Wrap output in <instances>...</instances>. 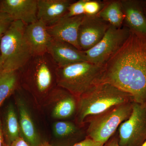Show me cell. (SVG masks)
<instances>
[{
	"label": "cell",
	"instance_id": "obj_1",
	"mask_svg": "<svg viewBox=\"0 0 146 146\" xmlns=\"http://www.w3.org/2000/svg\"><path fill=\"white\" fill-rule=\"evenodd\" d=\"M107 82L146 102V35L130 31L124 44L103 65L99 83Z\"/></svg>",
	"mask_w": 146,
	"mask_h": 146
},
{
	"label": "cell",
	"instance_id": "obj_2",
	"mask_svg": "<svg viewBox=\"0 0 146 146\" xmlns=\"http://www.w3.org/2000/svg\"><path fill=\"white\" fill-rule=\"evenodd\" d=\"M133 101L132 96L107 82L97 84L78 99L74 121L84 126L86 119L119 105Z\"/></svg>",
	"mask_w": 146,
	"mask_h": 146
},
{
	"label": "cell",
	"instance_id": "obj_3",
	"mask_svg": "<svg viewBox=\"0 0 146 146\" xmlns=\"http://www.w3.org/2000/svg\"><path fill=\"white\" fill-rule=\"evenodd\" d=\"M103 67L88 61L57 67L56 84L78 98L99 83Z\"/></svg>",
	"mask_w": 146,
	"mask_h": 146
},
{
	"label": "cell",
	"instance_id": "obj_4",
	"mask_svg": "<svg viewBox=\"0 0 146 146\" xmlns=\"http://www.w3.org/2000/svg\"><path fill=\"white\" fill-rule=\"evenodd\" d=\"M26 26L21 21H13L1 38L0 56L3 70L23 68L33 56L25 35Z\"/></svg>",
	"mask_w": 146,
	"mask_h": 146
},
{
	"label": "cell",
	"instance_id": "obj_5",
	"mask_svg": "<svg viewBox=\"0 0 146 146\" xmlns=\"http://www.w3.org/2000/svg\"><path fill=\"white\" fill-rule=\"evenodd\" d=\"M133 102L116 106L86 119L84 124L87 138L96 142L106 143L117 132L120 125L130 117Z\"/></svg>",
	"mask_w": 146,
	"mask_h": 146
},
{
	"label": "cell",
	"instance_id": "obj_6",
	"mask_svg": "<svg viewBox=\"0 0 146 146\" xmlns=\"http://www.w3.org/2000/svg\"><path fill=\"white\" fill-rule=\"evenodd\" d=\"M130 33L127 27L110 25L102 39L94 47L84 51L87 61L103 66L124 44Z\"/></svg>",
	"mask_w": 146,
	"mask_h": 146
},
{
	"label": "cell",
	"instance_id": "obj_7",
	"mask_svg": "<svg viewBox=\"0 0 146 146\" xmlns=\"http://www.w3.org/2000/svg\"><path fill=\"white\" fill-rule=\"evenodd\" d=\"M129 117L120 125L117 131L120 146H141L146 141V110L133 101Z\"/></svg>",
	"mask_w": 146,
	"mask_h": 146
},
{
	"label": "cell",
	"instance_id": "obj_8",
	"mask_svg": "<svg viewBox=\"0 0 146 146\" xmlns=\"http://www.w3.org/2000/svg\"><path fill=\"white\" fill-rule=\"evenodd\" d=\"M35 89L39 94H46L52 87L54 75L57 66L48 53L33 56L25 66Z\"/></svg>",
	"mask_w": 146,
	"mask_h": 146
},
{
	"label": "cell",
	"instance_id": "obj_9",
	"mask_svg": "<svg viewBox=\"0 0 146 146\" xmlns=\"http://www.w3.org/2000/svg\"><path fill=\"white\" fill-rule=\"evenodd\" d=\"M110 25L98 16L84 15L79 29L78 41L80 49L88 50L104 36Z\"/></svg>",
	"mask_w": 146,
	"mask_h": 146
},
{
	"label": "cell",
	"instance_id": "obj_10",
	"mask_svg": "<svg viewBox=\"0 0 146 146\" xmlns=\"http://www.w3.org/2000/svg\"><path fill=\"white\" fill-rule=\"evenodd\" d=\"M84 16H64L56 23L47 27L48 33L52 39L70 44L81 50L78 44V31Z\"/></svg>",
	"mask_w": 146,
	"mask_h": 146
},
{
	"label": "cell",
	"instance_id": "obj_11",
	"mask_svg": "<svg viewBox=\"0 0 146 146\" xmlns=\"http://www.w3.org/2000/svg\"><path fill=\"white\" fill-rule=\"evenodd\" d=\"M0 11L26 25L38 20L37 0H3L0 1Z\"/></svg>",
	"mask_w": 146,
	"mask_h": 146
},
{
	"label": "cell",
	"instance_id": "obj_12",
	"mask_svg": "<svg viewBox=\"0 0 146 146\" xmlns=\"http://www.w3.org/2000/svg\"><path fill=\"white\" fill-rule=\"evenodd\" d=\"M47 53L57 67L87 61L84 51L66 42L52 39Z\"/></svg>",
	"mask_w": 146,
	"mask_h": 146
},
{
	"label": "cell",
	"instance_id": "obj_13",
	"mask_svg": "<svg viewBox=\"0 0 146 146\" xmlns=\"http://www.w3.org/2000/svg\"><path fill=\"white\" fill-rule=\"evenodd\" d=\"M25 35L33 56L47 53L52 39L44 23L37 20L27 25L25 29Z\"/></svg>",
	"mask_w": 146,
	"mask_h": 146
},
{
	"label": "cell",
	"instance_id": "obj_14",
	"mask_svg": "<svg viewBox=\"0 0 146 146\" xmlns=\"http://www.w3.org/2000/svg\"><path fill=\"white\" fill-rule=\"evenodd\" d=\"M124 14L123 26L146 35V17L142 0H121Z\"/></svg>",
	"mask_w": 146,
	"mask_h": 146
},
{
	"label": "cell",
	"instance_id": "obj_15",
	"mask_svg": "<svg viewBox=\"0 0 146 146\" xmlns=\"http://www.w3.org/2000/svg\"><path fill=\"white\" fill-rule=\"evenodd\" d=\"M72 0H37V19L47 27L58 22L67 13Z\"/></svg>",
	"mask_w": 146,
	"mask_h": 146
},
{
	"label": "cell",
	"instance_id": "obj_16",
	"mask_svg": "<svg viewBox=\"0 0 146 146\" xmlns=\"http://www.w3.org/2000/svg\"><path fill=\"white\" fill-rule=\"evenodd\" d=\"M52 94L55 99L52 111L53 117L62 120H69L73 117L75 119L78 98L60 87L53 90Z\"/></svg>",
	"mask_w": 146,
	"mask_h": 146
},
{
	"label": "cell",
	"instance_id": "obj_17",
	"mask_svg": "<svg viewBox=\"0 0 146 146\" xmlns=\"http://www.w3.org/2000/svg\"><path fill=\"white\" fill-rule=\"evenodd\" d=\"M52 129L55 137L63 141L65 146H72L87 138L86 126L79 125L75 121H58Z\"/></svg>",
	"mask_w": 146,
	"mask_h": 146
},
{
	"label": "cell",
	"instance_id": "obj_18",
	"mask_svg": "<svg viewBox=\"0 0 146 146\" xmlns=\"http://www.w3.org/2000/svg\"><path fill=\"white\" fill-rule=\"evenodd\" d=\"M16 102L19 114L21 136L31 146H39L42 142L27 106L20 97L16 98Z\"/></svg>",
	"mask_w": 146,
	"mask_h": 146
},
{
	"label": "cell",
	"instance_id": "obj_19",
	"mask_svg": "<svg viewBox=\"0 0 146 146\" xmlns=\"http://www.w3.org/2000/svg\"><path fill=\"white\" fill-rule=\"evenodd\" d=\"M105 5L98 16L110 26H123L125 16L121 0H104Z\"/></svg>",
	"mask_w": 146,
	"mask_h": 146
},
{
	"label": "cell",
	"instance_id": "obj_20",
	"mask_svg": "<svg viewBox=\"0 0 146 146\" xmlns=\"http://www.w3.org/2000/svg\"><path fill=\"white\" fill-rule=\"evenodd\" d=\"M2 130L4 143L6 145H10L21 136L19 119L13 104H9L7 108Z\"/></svg>",
	"mask_w": 146,
	"mask_h": 146
},
{
	"label": "cell",
	"instance_id": "obj_21",
	"mask_svg": "<svg viewBox=\"0 0 146 146\" xmlns=\"http://www.w3.org/2000/svg\"><path fill=\"white\" fill-rule=\"evenodd\" d=\"M17 82L16 71H0V107L16 89Z\"/></svg>",
	"mask_w": 146,
	"mask_h": 146
},
{
	"label": "cell",
	"instance_id": "obj_22",
	"mask_svg": "<svg viewBox=\"0 0 146 146\" xmlns=\"http://www.w3.org/2000/svg\"><path fill=\"white\" fill-rule=\"evenodd\" d=\"M105 5V1L98 0H85L84 3V15L98 16Z\"/></svg>",
	"mask_w": 146,
	"mask_h": 146
},
{
	"label": "cell",
	"instance_id": "obj_23",
	"mask_svg": "<svg viewBox=\"0 0 146 146\" xmlns=\"http://www.w3.org/2000/svg\"><path fill=\"white\" fill-rule=\"evenodd\" d=\"M84 1L79 0L73 2L69 6L67 13L64 16L72 17L84 15Z\"/></svg>",
	"mask_w": 146,
	"mask_h": 146
},
{
	"label": "cell",
	"instance_id": "obj_24",
	"mask_svg": "<svg viewBox=\"0 0 146 146\" xmlns=\"http://www.w3.org/2000/svg\"><path fill=\"white\" fill-rule=\"evenodd\" d=\"M13 21L8 14L0 11V40Z\"/></svg>",
	"mask_w": 146,
	"mask_h": 146
},
{
	"label": "cell",
	"instance_id": "obj_25",
	"mask_svg": "<svg viewBox=\"0 0 146 146\" xmlns=\"http://www.w3.org/2000/svg\"><path fill=\"white\" fill-rule=\"evenodd\" d=\"M105 144L96 142L92 139L86 138L83 141L77 143L72 146H104Z\"/></svg>",
	"mask_w": 146,
	"mask_h": 146
},
{
	"label": "cell",
	"instance_id": "obj_26",
	"mask_svg": "<svg viewBox=\"0 0 146 146\" xmlns=\"http://www.w3.org/2000/svg\"><path fill=\"white\" fill-rule=\"evenodd\" d=\"M3 146H31L27 142L22 136H20L19 138L13 141L9 145H6L4 143Z\"/></svg>",
	"mask_w": 146,
	"mask_h": 146
},
{
	"label": "cell",
	"instance_id": "obj_27",
	"mask_svg": "<svg viewBox=\"0 0 146 146\" xmlns=\"http://www.w3.org/2000/svg\"><path fill=\"white\" fill-rule=\"evenodd\" d=\"M104 146H120L118 143V139L117 132L108 140L107 143L105 144Z\"/></svg>",
	"mask_w": 146,
	"mask_h": 146
},
{
	"label": "cell",
	"instance_id": "obj_28",
	"mask_svg": "<svg viewBox=\"0 0 146 146\" xmlns=\"http://www.w3.org/2000/svg\"><path fill=\"white\" fill-rule=\"evenodd\" d=\"M4 143V140L3 134L2 130V126L1 122L0 120V146H3Z\"/></svg>",
	"mask_w": 146,
	"mask_h": 146
},
{
	"label": "cell",
	"instance_id": "obj_29",
	"mask_svg": "<svg viewBox=\"0 0 146 146\" xmlns=\"http://www.w3.org/2000/svg\"><path fill=\"white\" fill-rule=\"evenodd\" d=\"M142 5L143 8L144 13L146 17V0H142Z\"/></svg>",
	"mask_w": 146,
	"mask_h": 146
},
{
	"label": "cell",
	"instance_id": "obj_30",
	"mask_svg": "<svg viewBox=\"0 0 146 146\" xmlns=\"http://www.w3.org/2000/svg\"><path fill=\"white\" fill-rule=\"evenodd\" d=\"M38 146H53L50 145V143H49L48 142H42L40 145Z\"/></svg>",
	"mask_w": 146,
	"mask_h": 146
},
{
	"label": "cell",
	"instance_id": "obj_31",
	"mask_svg": "<svg viewBox=\"0 0 146 146\" xmlns=\"http://www.w3.org/2000/svg\"><path fill=\"white\" fill-rule=\"evenodd\" d=\"M2 70V65L1 59V56H0V71Z\"/></svg>",
	"mask_w": 146,
	"mask_h": 146
},
{
	"label": "cell",
	"instance_id": "obj_32",
	"mask_svg": "<svg viewBox=\"0 0 146 146\" xmlns=\"http://www.w3.org/2000/svg\"><path fill=\"white\" fill-rule=\"evenodd\" d=\"M141 146H146V141H145V142L143 143Z\"/></svg>",
	"mask_w": 146,
	"mask_h": 146
},
{
	"label": "cell",
	"instance_id": "obj_33",
	"mask_svg": "<svg viewBox=\"0 0 146 146\" xmlns=\"http://www.w3.org/2000/svg\"><path fill=\"white\" fill-rule=\"evenodd\" d=\"M143 106H144V107H145V109L146 110V102L145 103V104H144V105H143Z\"/></svg>",
	"mask_w": 146,
	"mask_h": 146
}]
</instances>
